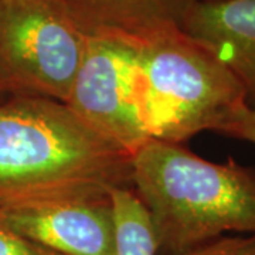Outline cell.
Returning a JSON list of instances; mask_svg holds the SVG:
<instances>
[{"label": "cell", "instance_id": "1", "mask_svg": "<svg viewBox=\"0 0 255 255\" xmlns=\"http://www.w3.org/2000/svg\"><path fill=\"white\" fill-rule=\"evenodd\" d=\"M122 187L132 189L129 156L67 104L0 100V207L95 200Z\"/></svg>", "mask_w": 255, "mask_h": 255}, {"label": "cell", "instance_id": "12", "mask_svg": "<svg viewBox=\"0 0 255 255\" xmlns=\"http://www.w3.org/2000/svg\"><path fill=\"white\" fill-rule=\"evenodd\" d=\"M0 255H60L0 223Z\"/></svg>", "mask_w": 255, "mask_h": 255}, {"label": "cell", "instance_id": "3", "mask_svg": "<svg viewBox=\"0 0 255 255\" xmlns=\"http://www.w3.org/2000/svg\"><path fill=\"white\" fill-rule=\"evenodd\" d=\"M139 100L150 139L184 143L214 130L246 95L234 74L179 26L135 40Z\"/></svg>", "mask_w": 255, "mask_h": 255}, {"label": "cell", "instance_id": "8", "mask_svg": "<svg viewBox=\"0 0 255 255\" xmlns=\"http://www.w3.org/2000/svg\"><path fill=\"white\" fill-rule=\"evenodd\" d=\"M88 34H115L139 40L180 27L197 0H63Z\"/></svg>", "mask_w": 255, "mask_h": 255}, {"label": "cell", "instance_id": "10", "mask_svg": "<svg viewBox=\"0 0 255 255\" xmlns=\"http://www.w3.org/2000/svg\"><path fill=\"white\" fill-rule=\"evenodd\" d=\"M213 132L255 145V108H250L247 104L238 105Z\"/></svg>", "mask_w": 255, "mask_h": 255}, {"label": "cell", "instance_id": "2", "mask_svg": "<svg viewBox=\"0 0 255 255\" xmlns=\"http://www.w3.org/2000/svg\"><path fill=\"white\" fill-rule=\"evenodd\" d=\"M156 255H182L226 233L255 234V169L214 163L183 143L149 139L129 157Z\"/></svg>", "mask_w": 255, "mask_h": 255}, {"label": "cell", "instance_id": "11", "mask_svg": "<svg viewBox=\"0 0 255 255\" xmlns=\"http://www.w3.org/2000/svg\"><path fill=\"white\" fill-rule=\"evenodd\" d=\"M182 255H255V234L223 236Z\"/></svg>", "mask_w": 255, "mask_h": 255}, {"label": "cell", "instance_id": "9", "mask_svg": "<svg viewBox=\"0 0 255 255\" xmlns=\"http://www.w3.org/2000/svg\"><path fill=\"white\" fill-rule=\"evenodd\" d=\"M115 216V255H156L146 211L130 187L111 193Z\"/></svg>", "mask_w": 255, "mask_h": 255}, {"label": "cell", "instance_id": "6", "mask_svg": "<svg viewBox=\"0 0 255 255\" xmlns=\"http://www.w3.org/2000/svg\"><path fill=\"white\" fill-rule=\"evenodd\" d=\"M0 223L60 255H115V216L111 196L0 207Z\"/></svg>", "mask_w": 255, "mask_h": 255}, {"label": "cell", "instance_id": "4", "mask_svg": "<svg viewBox=\"0 0 255 255\" xmlns=\"http://www.w3.org/2000/svg\"><path fill=\"white\" fill-rule=\"evenodd\" d=\"M88 37L63 0H0L4 95L65 102Z\"/></svg>", "mask_w": 255, "mask_h": 255}, {"label": "cell", "instance_id": "7", "mask_svg": "<svg viewBox=\"0 0 255 255\" xmlns=\"http://www.w3.org/2000/svg\"><path fill=\"white\" fill-rule=\"evenodd\" d=\"M180 28L234 74L255 108V0H197Z\"/></svg>", "mask_w": 255, "mask_h": 255}, {"label": "cell", "instance_id": "5", "mask_svg": "<svg viewBox=\"0 0 255 255\" xmlns=\"http://www.w3.org/2000/svg\"><path fill=\"white\" fill-rule=\"evenodd\" d=\"M64 104L111 145L133 155L150 139L139 100L135 40L90 34Z\"/></svg>", "mask_w": 255, "mask_h": 255}, {"label": "cell", "instance_id": "13", "mask_svg": "<svg viewBox=\"0 0 255 255\" xmlns=\"http://www.w3.org/2000/svg\"><path fill=\"white\" fill-rule=\"evenodd\" d=\"M1 98H6V95H4V92H3V88H1V84H0V100Z\"/></svg>", "mask_w": 255, "mask_h": 255}]
</instances>
